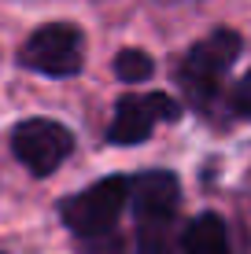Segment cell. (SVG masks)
Returning <instances> with one entry per match:
<instances>
[{
    "instance_id": "ba28073f",
    "label": "cell",
    "mask_w": 251,
    "mask_h": 254,
    "mask_svg": "<svg viewBox=\"0 0 251 254\" xmlns=\"http://www.w3.org/2000/svg\"><path fill=\"white\" fill-rule=\"evenodd\" d=\"M152 56L148 52H141V48H122L115 56V74H118V81H126V85H141V81H148L152 77Z\"/></svg>"
},
{
    "instance_id": "8992f818",
    "label": "cell",
    "mask_w": 251,
    "mask_h": 254,
    "mask_svg": "<svg viewBox=\"0 0 251 254\" xmlns=\"http://www.w3.org/2000/svg\"><path fill=\"white\" fill-rule=\"evenodd\" d=\"M177 177L170 170H148L129 185V199L137 210V225H174L177 210Z\"/></svg>"
},
{
    "instance_id": "6da1fadb",
    "label": "cell",
    "mask_w": 251,
    "mask_h": 254,
    "mask_svg": "<svg viewBox=\"0 0 251 254\" xmlns=\"http://www.w3.org/2000/svg\"><path fill=\"white\" fill-rule=\"evenodd\" d=\"M126 199H129V181L103 177L96 185H89L85 191L63 199L59 217H63V225L78 236V240H92V236H103V232L115 229Z\"/></svg>"
},
{
    "instance_id": "30bf717a",
    "label": "cell",
    "mask_w": 251,
    "mask_h": 254,
    "mask_svg": "<svg viewBox=\"0 0 251 254\" xmlns=\"http://www.w3.org/2000/svg\"><path fill=\"white\" fill-rule=\"evenodd\" d=\"M233 111H237L240 118H251V70L237 81V89H233Z\"/></svg>"
},
{
    "instance_id": "9c48e42d",
    "label": "cell",
    "mask_w": 251,
    "mask_h": 254,
    "mask_svg": "<svg viewBox=\"0 0 251 254\" xmlns=\"http://www.w3.org/2000/svg\"><path fill=\"white\" fill-rule=\"evenodd\" d=\"M137 251L141 254H174L170 225H137Z\"/></svg>"
},
{
    "instance_id": "5b68a950",
    "label": "cell",
    "mask_w": 251,
    "mask_h": 254,
    "mask_svg": "<svg viewBox=\"0 0 251 254\" xmlns=\"http://www.w3.org/2000/svg\"><path fill=\"white\" fill-rule=\"evenodd\" d=\"M177 118V103L170 100L167 92H148V96H122L115 107V118H111V144H141V140L152 136V129L159 122H174Z\"/></svg>"
},
{
    "instance_id": "3957f363",
    "label": "cell",
    "mask_w": 251,
    "mask_h": 254,
    "mask_svg": "<svg viewBox=\"0 0 251 254\" xmlns=\"http://www.w3.org/2000/svg\"><path fill=\"white\" fill-rule=\"evenodd\" d=\"M19 63L48 77H71L85 63V41L82 30L71 22H48L30 33V41L19 52Z\"/></svg>"
},
{
    "instance_id": "7a4b0ae2",
    "label": "cell",
    "mask_w": 251,
    "mask_h": 254,
    "mask_svg": "<svg viewBox=\"0 0 251 254\" xmlns=\"http://www.w3.org/2000/svg\"><path fill=\"white\" fill-rule=\"evenodd\" d=\"M237 52H240V33L214 30L211 37H203L200 45L181 59V70H177L181 89L192 96L196 103H207L214 92H218L226 70L233 66V59H237Z\"/></svg>"
},
{
    "instance_id": "52a82bcc",
    "label": "cell",
    "mask_w": 251,
    "mask_h": 254,
    "mask_svg": "<svg viewBox=\"0 0 251 254\" xmlns=\"http://www.w3.org/2000/svg\"><path fill=\"white\" fill-rule=\"evenodd\" d=\"M185 254H229V229L218 214H200L188 221L185 240H181Z\"/></svg>"
},
{
    "instance_id": "277c9868",
    "label": "cell",
    "mask_w": 251,
    "mask_h": 254,
    "mask_svg": "<svg viewBox=\"0 0 251 254\" xmlns=\"http://www.w3.org/2000/svg\"><path fill=\"white\" fill-rule=\"evenodd\" d=\"M11 151L33 177H48L74 151V136L67 126H59L52 118H26L11 133Z\"/></svg>"
}]
</instances>
